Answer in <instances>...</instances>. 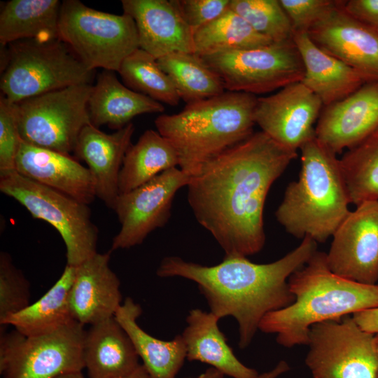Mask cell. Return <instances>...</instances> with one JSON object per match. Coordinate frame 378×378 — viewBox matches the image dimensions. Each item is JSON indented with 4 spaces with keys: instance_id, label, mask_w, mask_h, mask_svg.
Instances as JSON below:
<instances>
[{
    "instance_id": "9c48e42d",
    "label": "cell",
    "mask_w": 378,
    "mask_h": 378,
    "mask_svg": "<svg viewBox=\"0 0 378 378\" xmlns=\"http://www.w3.org/2000/svg\"><path fill=\"white\" fill-rule=\"evenodd\" d=\"M84 326L73 321L53 331L25 336L15 329L1 332L3 378H55L85 368Z\"/></svg>"
},
{
    "instance_id": "52a82bcc",
    "label": "cell",
    "mask_w": 378,
    "mask_h": 378,
    "mask_svg": "<svg viewBox=\"0 0 378 378\" xmlns=\"http://www.w3.org/2000/svg\"><path fill=\"white\" fill-rule=\"evenodd\" d=\"M59 38L88 69L118 71L123 61L139 48L132 18L99 11L78 0L62 1Z\"/></svg>"
},
{
    "instance_id": "60d3db41",
    "label": "cell",
    "mask_w": 378,
    "mask_h": 378,
    "mask_svg": "<svg viewBox=\"0 0 378 378\" xmlns=\"http://www.w3.org/2000/svg\"><path fill=\"white\" fill-rule=\"evenodd\" d=\"M352 317L365 331L378 334V307L357 312Z\"/></svg>"
},
{
    "instance_id": "f6af8a7d",
    "label": "cell",
    "mask_w": 378,
    "mask_h": 378,
    "mask_svg": "<svg viewBox=\"0 0 378 378\" xmlns=\"http://www.w3.org/2000/svg\"><path fill=\"white\" fill-rule=\"evenodd\" d=\"M372 28L378 33V24Z\"/></svg>"
},
{
    "instance_id": "f1b7e54d",
    "label": "cell",
    "mask_w": 378,
    "mask_h": 378,
    "mask_svg": "<svg viewBox=\"0 0 378 378\" xmlns=\"http://www.w3.org/2000/svg\"><path fill=\"white\" fill-rule=\"evenodd\" d=\"M176 166L178 156L170 142L158 131L148 130L125 155L119 175V192L127 193Z\"/></svg>"
},
{
    "instance_id": "d590c367",
    "label": "cell",
    "mask_w": 378,
    "mask_h": 378,
    "mask_svg": "<svg viewBox=\"0 0 378 378\" xmlns=\"http://www.w3.org/2000/svg\"><path fill=\"white\" fill-rule=\"evenodd\" d=\"M17 103L3 94L0 97V173L15 170L22 144Z\"/></svg>"
},
{
    "instance_id": "484cf974",
    "label": "cell",
    "mask_w": 378,
    "mask_h": 378,
    "mask_svg": "<svg viewBox=\"0 0 378 378\" xmlns=\"http://www.w3.org/2000/svg\"><path fill=\"white\" fill-rule=\"evenodd\" d=\"M141 306L127 298L114 317L132 341L151 378H176L186 358V349L181 335L165 341L157 339L142 329L137 319Z\"/></svg>"
},
{
    "instance_id": "8d00e7d4",
    "label": "cell",
    "mask_w": 378,
    "mask_h": 378,
    "mask_svg": "<svg viewBox=\"0 0 378 378\" xmlns=\"http://www.w3.org/2000/svg\"><path fill=\"white\" fill-rule=\"evenodd\" d=\"M293 32L308 30L337 2L331 0H279Z\"/></svg>"
},
{
    "instance_id": "30bf717a",
    "label": "cell",
    "mask_w": 378,
    "mask_h": 378,
    "mask_svg": "<svg viewBox=\"0 0 378 378\" xmlns=\"http://www.w3.org/2000/svg\"><path fill=\"white\" fill-rule=\"evenodd\" d=\"M92 90L91 84L72 85L17 103L22 141L70 155L81 130L91 123Z\"/></svg>"
},
{
    "instance_id": "9a60e30c",
    "label": "cell",
    "mask_w": 378,
    "mask_h": 378,
    "mask_svg": "<svg viewBox=\"0 0 378 378\" xmlns=\"http://www.w3.org/2000/svg\"><path fill=\"white\" fill-rule=\"evenodd\" d=\"M321 99L301 81L258 97L254 119L261 131L281 146L297 151L315 135Z\"/></svg>"
},
{
    "instance_id": "ab89813d",
    "label": "cell",
    "mask_w": 378,
    "mask_h": 378,
    "mask_svg": "<svg viewBox=\"0 0 378 378\" xmlns=\"http://www.w3.org/2000/svg\"><path fill=\"white\" fill-rule=\"evenodd\" d=\"M290 370L288 363L281 360L271 370L259 374L256 378H278ZM224 374L216 368L211 367L197 378H223Z\"/></svg>"
},
{
    "instance_id": "d6986e66",
    "label": "cell",
    "mask_w": 378,
    "mask_h": 378,
    "mask_svg": "<svg viewBox=\"0 0 378 378\" xmlns=\"http://www.w3.org/2000/svg\"><path fill=\"white\" fill-rule=\"evenodd\" d=\"M111 252H97L76 266L69 304L73 318L83 326L113 317L122 304L120 282L109 265Z\"/></svg>"
},
{
    "instance_id": "e575fe53",
    "label": "cell",
    "mask_w": 378,
    "mask_h": 378,
    "mask_svg": "<svg viewBox=\"0 0 378 378\" xmlns=\"http://www.w3.org/2000/svg\"><path fill=\"white\" fill-rule=\"evenodd\" d=\"M29 283L7 252L0 253V325L30 304Z\"/></svg>"
},
{
    "instance_id": "5b68a950",
    "label": "cell",
    "mask_w": 378,
    "mask_h": 378,
    "mask_svg": "<svg viewBox=\"0 0 378 378\" xmlns=\"http://www.w3.org/2000/svg\"><path fill=\"white\" fill-rule=\"evenodd\" d=\"M300 150L299 176L287 186L275 216L290 235L323 243L349 214L351 202L336 154L316 136Z\"/></svg>"
},
{
    "instance_id": "603a6c76",
    "label": "cell",
    "mask_w": 378,
    "mask_h": 378,
    "mask_svg": "<svg viewBox=\"0 0 378 378\" xmlns=\"http://www.w3.org/2000/svg\"><path fill=\"white\" fill-rule=\"evenodd\" d=\"M139 356L126 332L111 317L85 330L83 360L89 378H119L140 364Z\"/></svg>"
},
{
    "instance_id": "bcb514c9",
    "label": "cell",
    "mask_w": 378,
    "mask_h": 378,
    "mask_svg": "<svg viewBox=\"0 0 378 378\" xmlns=\"http://www.w3.org/2000/svg\"><path fill=\"white\" fill-rule=\"evenodd\" d=\"M377 378H378V372H377Z\"/></svg>"
},
{
    "instance_id": "ffe728a7",
    "label": "cell",
    "mask_w": 378,
    "mask_h": 378,
    "mask_svg": "<svg viewBox=\"0 0 378 378\" xmlns=\"http://www.w3.org/2000/svg\"><path fill=\"white\" fill-rule=\"evenodd\" d=\"M15 170L86 204L96 197L95 183L90 171L69 155L22 141Z\"/></svg>"
},
{
    "instance_id": "d4e9b609",
    "label": "cell",
    "mask_w": 378,
    "mask_h": 378,
    "mask_svg": "<svg viewBox=\"0 0 378 378\" xmlns=\"http://www.w3.org/2000/svg\"><path fill=\"white\" fill-rule=\"evenodd\" d=\"M91 123L120 130L136 116L162 113V104L135 92L120 82L113 71L104 70L92 85L88 102Z\"/></svg>"
},
{
    "instance_id": "1f68e13d",
    "label": "cell",
    "mask_w": 378,
    "mask_h": 378,
    "mask_svg": "<svg viewBox=\"0 0 378 378\" xmlns=\"http://www.w3.org/2000/svg\"><path fill=\"white\" fill-rule=\"evenodd\" d=\"M351 204L378 200V130L340 159Z\"/></svg>"
},
{
    "instance_id": "7bdbcfd3",
    "label": "cell",
    "mask_w": 378,
    "mask_h": 378,
    "mask_svg": "<svg viewBox=\"0 0 378 378\" xmlns=\"http://www.w3.org/2000/svg\"><path fill=\"white\" fill-rule=\"evenodd\" d=\"M55 378H85L81 372L64 374Z\"/></svg>"
},
{
    "instance_id": "4dcf8cb0",
    "label": "cell",
    "mask_w": 378,
    "mask_h": 378,
    "mask_svg": "<svg viewBox=\"0 0 378 378\" xmlns=\"http://www.w3.org/2000/svg\"><path fill=\"white\" fill-rule=\"evenodd\" d=\"M193 41L194 53L199 57L254 48L273 43L257 33L244 18L230 8L195 31Z\"/></svg>"
},
{
    "instance_id": "8992f818",
    "label": "cell",
    "mask_w": 378,
    "mask_h": 378,
    "mask_svg": "<svg viewBox=\"0 0 378 378\" xmlns=\"http://www.w3.org/2000/svg\"><path fill=\"white\" fill-rule=\"evenodd\" d=\"M1 77V94L14 103L72 85L91 84L94 71L60 39L12 43Z\"/></svg>"
},
{
    "instance_id": "8fae6325",
    "label": "cell",
    "mask_w": 378,
    "mask_h": 378,
    "mask_svg": "<svg viewBox=\"0 0 378 378\" xmlns=\"http://www.w3.org/2000/svg\"><path fill=\"white\" fill-rule=\"evenodd\" d=\"M200 57L220 77L226 91L263 94L301 81L304 76L293 39Z\"/></svg>"
},
{
    "instance_id": "b9f144b4",
    "label": "cell",
    "mask_w": 378,
    "mask_h": 378,
    "mask_svg": "<svg viewBox=\"0 0 378 378\" xmlns=\"http://www.w3.org/2000/svg\"><path fill=\"white\" fill-rule=\"evenodd\" d=\"M119 378H151L145 368V367L140 364L134 371L130 374L120 377Z\"/></svg>"
},
{
    "instance_id": "5bb4252c",
    "label": "cell",
    "mask_w": 378,
    "mask_h": 378,
    "mask_svg": "<svg viewBox=\"0 0 378 378\" xmlns=\"http://www.w3.org/2000/svg\"><path fill=\"white\" fill-rule=\"evenodd\" d=\"M332 237L326 253L330 270L352 281L378 284V200L358 204Z\"/></svg>"
},
{
    "instance_id": "277c9868",
    "label": "cell",
    "mask_w": 378,
    "mask_h": 378,
    "mask_svg": "<svg viewBox=\"0 0 378 378\" xmlns=\"http://www.w3.org/2000/svg\"><path fill=\"white\" fill-rule=\"evenodd\" d=\"M257 99L252 94L225 91L187 104L179 113L160 115L155 125L175 149L179 169L191 177L253 134Z\"/></svg>"
},
{
    "instance_id": "7c38bea8",
    "label": "cell",
    "mask_w": 378,
    "mask_h": 378,
    "mask_svg": "<svg viewBox=\"0 0 378 378\" xmlns=\"http://www.w3.org/2000/svg\"><path fill=\"white\" fill-rule=\"evenodd\" d=\"M305 364L314 378H377L375 335L352 316L312 326Z\"/></svg>"
},
{
    "instance_id": "74e56055",
    "label": "cell",
    "mask_w": 378,
    "mask_h": 378,
    "mask_svg": "<svg viewBox=\"0 0 378 378\" xmlns=\"http://www.w3.org/2000/svg\"><path fill=\"white\" fill-rule=\"evenodd\" d=\"M192 33L230 8V0H174Z\"/></svg>"
},
{
    "instance_id": "6da1fadb",
    "label": "cell",
    "mask_w": 378,
    "mask_h": 378,
    "mask_svg": "<svg viewBox=\"0 0 378 378\" xmlns=\"http://www.w3.org/2000/svg\"><path fill=\"white\" fill-rule=\"evenodd\" d=\"M297 156V151L260 131L211 159L190 177L189 205L225 256L247 257L262 249L267 194Z\"/></svg>"
},
{
    "instance_id": "3957f363",
    "label": "cell",
    "mask_w": 378,
    "mask_h": 378,
    "mask_svg": "<svg viewBox=\"0 0 378 378\" xmlns=\"http://www.w3.org/2000/svg\"><path fill=\"white\" fill-rule=\"evenodd\" d=\"M295 298L289 306L267 314L259 330L275 334L281 346L307 345L312 326L378 307V284H367L330 270L318 250L288 279Z\"/></svg>"
},
{
    "instance_id": "e0dca14e",
    "label": "cell",
    "mask_w": 378,
    "mask_h": 378,
    "mask_svg": "<svg viewBox=\"0 0 378 378\" xmlns=\"http://www.w3.org/2000/svg\"><path fill=\"white\" fill-rule=\"evenodd\" d=\"M378 130V80L366 82L344 99L324 106L315 135L336 154Z\"/></svg>"
},
{
    "instance_id": "4316f807",
    "label": "cell",
    "mask_w": 378,
    "mask_h": 378,
    "mask_svg": "<svg viewBox=\"0 0 378 378\" xmlns=\"http://www.w3.org/2000/svg\"><path fill=\"white\" fill-rule=\"evenodd\" d=\"M61 5L58 0L8 1L0 14L1 44L6 46L22 40L58 39Z\"/></svg>"
},
{
    "instance_id": "f546056e",
    "label": "cell",
    "mask_w": 378,
    "mask_h": 378,
    "mask_svg": "<svg viewBox=\"0 0 378 378\" xmlns=\"http://www.w3.org/2000/svg\"><path fill=\"white\" fill-rule=\"evenodd\" d=\"M157 60L172 80L181 99L186 104L216 97L226 91L220 77L193 52H173Z\"/></svg>"
},
{
    "instance_id": "2e32d148",
    "label": "cell",
    "mask_w": 378,
    "mask_h": 378,
    "mask_svg": "<svg viewBox=\"0 0 378 378\" xmlns=\"http://www.w3.org/2000/svg\"><path fill=\"white\" fill-rule=\"evenodd\" d=\"M342 4L337 1L307 34L318 47L369 81L378 80V33L349 15Z\"/></svg>"
},
{
    "instance_id": "83f0119b",
    "label": "cell",
    "mask_w": 378,
    "mask_h": 378,
    "mask_svg": "<svg viewBox=\"0 0 378 378\" xmlns=\"http://www.w3.org/2000/svg\"><path fill=\"white\" fill-rule=\"evenodd\" d=\"M76 271V267L66 264L60 277L41 298L8 317L1 328L10 325L25 336H33L53 331L74 321L69 293Z\"/></svg>"
},
{
    "instance_id": "44dd1931",
    "label": "cell",
    "mask_w": 378,
    "mask_h": 378,
    "mask_svg": "<svg viewBox=\"0 0 378 378\" xmlns=\"http://www.w3.org/2000/svg\"><path fill=\"white\" fill-rule=\"evenodd\" d=\"M134 132L132 122L112 134L90 123L83 127L77 140L74 153L87 164L94 178L96 197L111 209L120 195V172Z\"/></svg>"
},
{
    "instance_id": "4fadbf2b",
    "label": "cell",
    "mask_w": 378,
    "mask_h": 378,
    "mask_svg": "<svg viewBox=\"0 0 378 378\" xmlns=\"http://www.w3.org/2000/svg\"><path fill=\"white\" fill-rule=\"evenodd\" d=\"M190 176L179 168L165 170L144 185L118 197L113 210L120 228L111 251L141 244L153 230L169 221L174 196Z\"/></svg>"
},
{
    "instance_id": "ee69618b",
    "label": "cell",
    "mask_w": 378,
    "mask_h": 378,
    "mask_svg": "<svg viewBox=\"0 0 378 378\" xmlns=\"http://www.w3.org/2000/svg\"><path fill=\"white\" fill-rule=\"evenodd\" d=\"M375 344H376V348L378 353V334L375 335Z\"/></svg>"
},
{
    "instance_id": "7402d4cb",
    "label": "cell",
    "mask_w": 378,
    "mask_h": 378,
    "mask_svg": "<svg viewBox=\"0 0 378 378\" xmlns=\"http://www.w3.org/2000/svg\"><path fill=\"white\" fill-rule=\"evenodd\" d=\"M293 39L304 66L301 82L321 99L323 106L344 99L369 81L318 47L307 32H293Z\"/></svg>"
},
{
    "instance_id": "ac0fdd59",
    "label": "cell",
    "mask_w": 378,
    "mask_h": 378,
    "mask_svg": "<svg viewBox=\"0 0 378 378\" xmlns=\"http://www.w3.org/2000/svg\"><path fill=\"white\" fill-rule=\"evenodd\" d=\"M134 20L139 48L157 59L173 52H193V33L174 0H122Z\"/></svg>"
},
{
    "instance_id": "cb8c5ba5",
    "label": "cell",
    "mask_w": 378,
    "mask_h": 378,
    "mask_svg": "<svg viewBox=\"0 0 378 378\" xmlns=\"http://www.w3.org/2000/svg\"><path fill=\"white\" fill-rule=\"evenodd\" d=\"M219 319L211 312L191 309L181 334L186 359L210 365L232 378H256L259 373L242 363L227 344L218 327Z\"/></svg>"
},
{
    "instance_id": "7a4b0ae2",
    "label": "cell",
    "mask_w": 378,
    "mask_h": 378,
    "mask_svg": "<svg viewBox=\"0 0 378 378\" xmlns=\"http://www.w3.org/2000/svg\"><path fill=\"white\" fill-rule=\"evenodd\" d=\"M317 251V243L304 237L293 250L269 263L258 264L244 256H225L212 266L167 256L156 274L162 278L181 277L197 284L213 313L219 320L233 317L238 325L239 346L250 345L269 313L291 304L295 298L288 279Z\"/></svg>"
},
{
    "instance_id": "f35d334b",
    "label": "cell",
    "mask_w": 378,
    "mask_h": 378,
    "mask_svg": "<svg viewBox=\"0 0 378 378\" xmlns=\"http://www.w3.org/2000/svg\"><path fill=\"white\" fill-rule=\"evenodd\" d=\"M344 10L358 21L374 27L378 24V0L343 1Z\"/></svg>"
},
{
    "instance_id": "836d02e7",
    "label": "cell",
    "mask_w": 378,
    "mask_h": 378,
    "mask_svg": "<svg viewBox=\"0 0 378 378\" xmlns=\"http://www.w3.org/2000/svg\"><path fill=\"white\" fill-rule=\"evenodd\" d=\"M230 8L272 42L293 39L292 24L279 0H230Z\"/></svg>"
},
{
    "instance_id": "ba28073f",
    "label": "cell",
    "mask_w": 378,
    "mask_h": 378,
    "mask_svg": "<svg viewBox=\"0 0 378 378\" xmlns=\"http://www.w3.org/2000/svg\"><path fill=\"white\" fill-rule=\"evenodd\" d=\"M1 192L36 219L50 224L66 246L67 265L78 266L97 251L99 231L88 204L40 184L16 170L0 173Z\"/></svg>"
},
{
    "instance_id": "d6a6232c",
    "label": "cell",
    "mask_w": 378,
    "mask_h": 378,
    "mask_svg": "<svg viewBox=\"0 0 378 378\" xmlns=\"http://www.w3.org/2000/svg\"><path fill=\"white\" fill-rule=\"evenodd\" d=\"M125 84L161 104L177 106L181 98L169 76L153 56L138 48L122 63L118 71Z\"/></svg>"
}]
</instances>
